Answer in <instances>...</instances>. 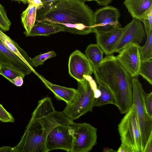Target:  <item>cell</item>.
<instances>
[{
  "label": "cell",
  "instance_id": "2e32d148",
  "mask_svg": "<svg viewBox=\"0 0 152 152\" xmlns=\"http://www.w3.org/2000/svg\"><path fill=\"white\" fill-rule=\"evenodd\" d=\"M0 39L12 52L18 56L32 69L34 70L31 58L17 43L5 34L0 28Z\"/></svg>",
  "mask_w": 152,
  "mask_h": 152
},
{
  "label": "cell",
  "instance_id": "8fae6325",
  "mask_svg": "<svg viewBox=\"0 0 152 152\" xmlns=\"http://www.w3.org/2000/svg\"><path fill=\"white\" fill-rule=\"evenodd\" d=\"M145 36L146 33L142 22L133 18L130 23L123 27V32L114 53H118L130 43H141Z\"/></svg>",
  "mask_w": 152,
  "mask_h": 152
},
{
  "label": "cell",
  "instance_id": "d6986e66",
  "mask_svg": "<svg viewBox=\"0 0 152 152\" xmlns=\"http://www.w3.org/2000/svg\"><path fill=\"white\" fill-rule=\"evenodd\" d=\"M96 80L98 84V88L101 92V95L96 98L94 102V107H100L104 105L112 104L116 105L114 96L110 90L98 78Z\"/></svg>",
  "mask_w": 152,
  "mask_h": 152
},
{
  "label": "cell",
  "instance_id": "9c48e42d",
  "mask_svg": "<svg viewBox=\"0 0 152 152\" xmlns=\"http://www.w3.org/2000/svg\"><path fill=\"white\" fill-rule=\"evenodd\" d=\"M120 15L118 9L112 6H104L97 9L93 17L94 33L121 28L119 22Z\"/></svg>",
  "mask_w": 152,
  "mask_h": 152
},
{
  "label": "cell",
  "instance_id": "30bf717a",
  "mask_svg": "<svg viewBox=\"0 0 152 152\" xmlns=\"http://www.w3.org/2000/svg\"><path fill=\"white\" fill-rule=\"evenodd\" d=\"M139 44L131 43L121 50L116 58L132 78L138 76L141 62Z\"/></svg>",
  "mask_w": 152,
  "mask_h": 152
},
{
  "label": "cell",
  "instance_id": "ffe728a7",
  "mask_svg": "<svg viewBox=\"0 0 152 152\" xmlns=\"http://www.w3.org/2000/svg\"><path fill=\"white\" fill-rule=\"evenodd\" d=\"M37 10L35 5L29 3L27 8L21 14V22L25 29L24 33L26 36L29 33L35 24Z\"/></svg>",
  "mask_w": 152,
  "mask_h": 152
},
{
  "label": "cell",
  "instance_id": "277c9868",
  "mask_svg": "<svg viewBox=\"0 0 152 152\" xmlns=\"http://www.w3.org/2000/svg\"><path fill=\"white\" fill-rule=\"evenodd\" d=\"M85 79L77 81V92L72 101L62 111L72 121L77 119L89 112L92 111L95 98L99 97L101 92L91 76H85Z\"/></svg>",
  "mask_w": 152,
  "mask_h": 152
},
{
  "label": "cell",
  "instance_id": "ac0fdd59",
  "mask_svg": "<svg viewBox=\"0 0 152 152\" xmlns=\"http://www.w3.org/2000/svg\"><path fill=\"white\" fill-rule=\"evenodd\" d=\"M61 31H64L63 29L57 25L45 22H37L34 25L29 33L26 36H48Z\"/></svg>",
  "mask_w": 152,
  "mask_h": 152
},
{
  "label": "cell",
  "instance_id": "e575fe53",
  "mask_svg": "<svg viewBox=\"0 0 152 152\" xmlns=\"http://www.w3.org/2000/svg\"><path fill=\"white\" fill-rule=\"evenodd\" d=\"M59 0H41L44 6L52 4Z\"/></svg>",
  "mask_w": 152,
  "mask_h": 152
},
{
  "label": "cell",
  "instance_id": "1f68e13d",
  "mask_svg": "<svg viewBox=\"0 0 152 152\" xmlns=\"http://www.w3.org/2000/svg\"><path fill=\"white\" fill-rule=\"evenodd\" d=\"M23 83V78L20 76H18L14 78L12 83L18 87L21 86Z\"/></svg>",
  "mask_w": 152,
  "mask_h": 152
},
{
  "label": "cell",
  "instance_id": "7a4b0ae2",
  "mask_svg": "<svg viewBox=\"0 0 152 152\" xmlns=\"http://www.w3.org/2000/svg\"><path fill=\"white\" fill-rule=\"evenodd\" d=\"M94 12L80 0H60L37 10L36 21L52 23L64 31L80 35L95 32Z\"/></svg>",
  "mask_w": 152,
  "mask_h": 152
},
{
  "label": "cell",
  "instance_id": "cb8c5ba5",
  "mask_svg": "<svg viewBox=\"0 0 152 152\" xmlns=\"http://www.w3.org/2000/svg\"><path fill=\"white\" fill-rule=\"evenodd\" d=\"M146 34L152 31V6L144 12L141 16Z\"/></svg>",
  "mask_w": 152,
  "mask_h": 152
},
{
  "label": "cell",
  "instance_id": "3957f363",
  "mask_svg": "<svg viewBox=\"0 0 152 152\" xmlns=\"http://www.w3.org/2000/svg\"><path fill=\"white\" fill-rule=\"evenodd\" d=\"M94 69L95 78L99 79L113 94L120 113L127 112L133 105L132 78L116 56H107Z\"/></svg>",
  "mask_w": 152,
  "mask_h": 152
},
{
  "label": "cell",
  "instance_id": "6da1fadb",
  "mask_svg": "<svg viewBox=\"0 0 152 152\" xmlns=\"http://www.w3.org/2000/svg\"><path fill=\"white\" fill-rule=\"evenodd\" d=\"M73 122L62 111L56 110L52 99L40 100L32 114L24 134L12 152H47L46 141L50 132L57 125Z\"/></svg>",
  "mask_w": 152,
  "mask_h": 152
},
{
  "label": "cell",
  "instance_id": "d6a6232c",
  "mask_svg": "<svg viewBox=\"0 0 152 152\" xmlns=\"http://www.w3.org/2000/svg\"><path fill=\"white\" fill-rule=\"evenodd\" d=\"M84 2L86 1H96L99 5L102 6H107L113 0H80Z\"/></svg>",
  "mask_w": 152,
  "mask_h": 152
},
{
  "label": "cell",
  "instance_id": "7402d4cb",
  "mask_svg": "<svg viewBox=\"0 0 152 152\" xmlns=\"http://www.w3.org/2000/svg\"><path fill=\"white\" fill-rule=\"evenodd\" d=\"M138 75L151 85L152 84V59L141 61Z\"/></svg>",
  "mask_w": 152,
  "mask_h": 152
},
{
  "label": "cell",
  "instance_id": "836d02e7",
  "mask_svg": "<svg viewBox=\"0 0 152 152\" xmlns=\"http://www.w3.org/2000/svg\"><path fill=\"white\" fill-rule=\"evenodd\" d=\"M117 152H132L130 149L127 146L121 144Z\"/></svg>",
  "mask_w": 152,
  "mask_h": 152
},
{
  "label": "cell",
  "instance_id": "4316f807",
  "mask_svg": "<svg viewBox=\"0 0 152 152\" xmlns=\"http://www.w3.org/2000/svg\"><path fill=\"white\" fill-rule=\"evenodd\" d=\"M0 121L3 122H14L15 119L12 115L8 112L0 104Z\"/></svg>",
  "mask_w": 152,
  "mask_h": 152
},
{
  "label": "cell",
  "instance_id": "9a60e30c",
  "mask_svg": "<svg viewBox=\"0 0 152 152\" xmlns=\"http://www.w3.org/2000/svg\"><path fill=\"white\" fill-rule=\"evenodd\" d=\"M34 73L39 77L46 87L53 92L57 99L64 101L66 104L69 103L72 101L76 93L77 89L53 84L35 71Z\"/></svg>",
  "mask_w": 152,
  "mask_h": 152
},
{
  "label": "cell",
  "instance_id": "f1b7e54d",
  "mask_svg": "<svg viewBox=\"0 0 152 152\" xmlns=\"http://www.w3.org/2000/svg\"><path fill=\"white\" fill-rule=\"evenodd\" d=\"M145 105L147 111L152 118V92L147 94L146 95L144 99Z\"/></svg>",
  "mask_w": 152,
  "mask_h": 152
},
{
  "label": "cell",
  "instance_id": "44dd1931",
  "mask_svg": "<svg viewBox=\"0 0 152 152\" xmlns=\"http://www.w3.org/2000/svg\"><path fill=\"white\" fill-rule=\"evenodd\" d=\"M85 53L94 69H95L103 59V51L97 44H91L88 46Z\"/></svg>",
  "mask_w": 152,
  "mask_h": 152
},
{
  "label": "cell",
  "instance_id": "5b68a950",
  "mask_svg": "<svg viewBox=\"0 0 152 152\" xmlns=\"http://www.w3.org/2000/svg\"><path fill=\"white\" fill-rule=\"evenodd\" d=\"M118 126L121 144L132 152H143L140 126L133 106L125 113Z\"/></svg>",
  "mask_w": 152,
  "mask_h": 152
},
{
  "label": "cell",
  "instance_id": "8d00e7d4",
  "mask_svg": "<svg viewBox=\"0 0 152 152\" xmlns=\"http://www.w3.org/2000/svg\"><path fill=\"white\" fill-rule=\"evenodd\" d=\"M15 1H17L18 2H21L23 3L26 4L27 3V0H12Z\"/></svg>",
  "mask_w": 152,
  "mask_h": 152
},
{
  "label": "cell",
  "instance_id": "4dcf8cb0",
  "mask_svg": "<svg viewBox=\"0 0 152 152\" xmlns=\"http://www.w3.org/2000/svg\"><path fill=\"white\" fill-rule=\"evenodd\" d=\"M27 3L35 5L37 10H41L45 7L41 0H27Z\"/></svg>",
  "mask_w": 152,
  "mask_h": 152
},
{
  "label": "cell",
  "instance_id": "5bb4252c",
  "mask_svg": "<svg viewBox=\"0 0 152 152\" xmlns=\"http://www.w3.org/2000/svg\"><path fill=\"white\" fill-rule=\"evenodd\" d=\"M123 30V28L121 27L95 33L97 44L106 55H111L114 53Z\"/></svg>",
  "mask_w": 152,
  "mask_h": 152
},
{
  "label": "cell",
  "instance_id": "52a82bcc",
  "mask_svg": "<svg viewBox=\"0 0 152 152\" xmlns=\"http://www.w3.org/2000/svg\"><path fill=\"white\" fill-rule=\"evenodd\" d=\"M73 130V142L71 152H88L96 144L97 129L86 123L72 124Z\"/></svg>",
  "mask_w": 152,
  "mask_h": 152
},
{
  "label": "cell",
  "instance_id": "d4e9b609",
  "mask_svg": "<svg viewBox=\"0 0 152 152\" xmlns=\"http://www.w3.org/2000/svg\"><path fill=\"white\" fill-rule=\"evenodd\" d=\"M56 56L55 52L53 51H51L40 54L33 58H31V60L33 66L37 67L39 65L43 64L44 62L48 59Z\"/></svg>",
  "mask_w": 152,
  "mask_h": 152
},
{
  "label": "cell",
  "instance_id": "e0dca14e",
  "mask_svg": "<svg viewBox=\"0 0 152 152\" xmlns=\"http://www.w3.org/2000/svg\"><path fill=\"white\" fill-rule=\"evenodd\" d=\"M124 4L133 18L142 22V15L152 6V0H125Z\"/></svg>",
  "mask_w": 152,
  "mask_h": 152
},
{
  "label": "cell",
  "instance_id": "4fadbf2b",
  "mask_svg": "<svg viewBox=\"0 0 152 152\" xmlns=\"http://www.w3.org/2000/svg\"><path fill=\"white\" fill-rule=\"evenodd\" d=\"M6 68L19 74L23 79L35 70L10 50L0 39V68Z\"/></svg>",
  "mask_w": 152,
  "mask_h": 152
},
{
  "label": "cell",
  "instance_id": "8992f818",
  "mask_svg": "<svg viewBox=\"0 0 152 152\" xmlns=\"http://www.w3.org/2000/svg\"><path fill=\"white\" fill-rule=\"evenodd\" d=\"M133 106L141 132L143 152L146 143L152 134V118L148 114L144 102L146 93L144 90L138 76L132 78Z\"/></svg>",
  "mask_w": 152,
  "mask_h": 152
},
{
  "label": "cell",
  "instance_id": "ba28073f",
  "mask_svg": "<svg viewBox=\"0 0 152 152\" xmlns=\"http://www.w3.org/2000/svg\"><path fill=\"white\" fill-rule=\"evenodd\" d=\"M72 124H59L50 132L46 141L47 152L57 149L71 152L73 142Z\"/></svg>",
  "mask_w": 152,
  "mask_h": 152
},
{
  "label": "cell",
  "instance_id": "603a6c76",
  "mask_svg": "<svg viewBox=\"0 0 152 152\" xmlns=\"http://www.w3.org/2000/svg\"><path fill=\"white\" fill-rule=\"evenodd\" d=\"M145 45L139 47L141 60L144 61L152 59V31L147 34Z\"/></svg>",
  "mask_w": 152,
  "mask_h": 152
},
{
  "label": "cell",
  "instance_id": "484cf974",
  "mask_svg": "<svg viewBox=\"0 0 152 152\" xmlns=\"http://www.w3.org/2000/svg\"><path fill=\"white\" fill-rule=\"evenodd\" d=\"M11 22L7 17L3 6L0 3V28L5 32L10 29Z\"/></svg>",
  "mask_w": 152,
  "mask_h": 152
},
{
  "label": "cell",
  "instance_id": "7c38bea8",
  "mask_svg": "<svg viewBox=\"0 0 152 152\" xmlns=\"http://www.w3.org/2000/svg\"><path fill=\"white\" fill-rule=\"evenodd\" d=\"M69 72L77 81L85 79V76H91L94 73L93 66L86 55L79 50L70 55L68 63Z\"/></svg>",
  "mask_w": 152,
  "mask_h": 152
},
{
  "label": "cell",
  "instance_id": "83f0119b",
  "mask_svg": "<svg viewBox=\"0 0 152 152\" xmlns=\"http://www.w3.org/2000/svg\"><path fill=\"white\" fill-rule=\"evenodd\" d=\"M0 75L11 83H12L13 79L15 77L18 76H20L18 73L6 68H0Z\"/></svg>",
  "mask_w": 152,
  "mask_h": 152
},
{
  "label": "cell",
  "instance_id": "f546056e",
  "mask_svg": "<svg viewBox=\"0 0 152 152\" xmlns=\"http://www.w3.org/2000/svg\"><path fill=\"white\" fill-rule=\"evenodd\" d=\"M152 152V134H151L147 141L143 152Z\"/></svg>",
  "mask_w": 152,
  "mask_h": 152
},
{
  "label": "cell",
  "instance_id": "d590c367",
  "mask_svg": "<svg viewBox=\"0 0 152 152\" xmlns=\"http://www.w3.org/2000/svg\"><path fill=\"white\" fill-rule=\"evenodd\" d=\"M12 147L9 146H4L0 148L1 152H12Z\"/></svg>",
  "mask_w": 152,
  "mask_h": 152
}]
</instances>
